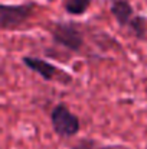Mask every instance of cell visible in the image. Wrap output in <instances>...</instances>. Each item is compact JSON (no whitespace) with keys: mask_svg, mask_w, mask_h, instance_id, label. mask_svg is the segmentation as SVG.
I'll use <instances>...</instances> for the list:
<instances>
[{"mask_svg":"<svg viewBox=\"0 0 147 149\" xmlns=\"http://www.w3.org/2000/svg\"><path fill=\"white\" fill-rule=\"evenodd\" d=\"M52 39L59 47L72 52H79L84 45V35L81 28L74 22H58L50 29Z\"/></svg>","mask_w":147,"mask_h":149,"instance_id":"obj_2","label":"cell"},{"mask_svg":"<svg viewBox=\"0 0 147 149\" xmlns=\"http://www.w3.org/2000/svg\"><path fill=\"white\" fill-rule=\"evenodd\" d=\"M50 123L59 138H72L81 129V122L65 104H56L50 111Z\"/></svg>","mask_w":147,"mask_h":149,"instance_id":"obj_3","label":"cell"},{"mask_svg":"<svg viewBox=\"0 0 147 149\" xmlns=\"http://www.w3.org/2000/svg\"><path fill=\"white\" fill-rule=\"evenodd\" d=\"M35 3L3 4L0 3V31H14L23 26L33 15Z\"/></svg>","mask_w":147,"mask_h":149,"instance_id":"obj_1","label":"cell"},{"mask_svg":"<svg viewBox=\"0 0 147 149\" xmlns=\"http://www.w3.org/2000/svg\"><path fill=\"white\" fill-rule=\"evenodd\" d=\"M92 0H65L63 9L71 16H82L91 6Z\"/></svg>","mask_w":147,"mask_h":149,"instance_id":"obj_6","label":"cell"},{"mask_svg":"<svg viewBox=\"0 0 147 149\" xmlns=\"http://www.w3.org/2000/svg\"><path fill=\"white\" fill-rule=\"evenodd\" d=\"M72 149H107L104 146H99L98 143H95L94 141H82L79 143H77Z\"/></svg>","mask_w":147,"mask_h":149,"instance_id":"obj_7","label":"cell"},{"mask_svg":"<svg viewBox=\"0 0 147 149\" xmlns=\"http://www.w3.org/2000/svg\"><path fill=\"white\" fill-rule=\"evenodd\" d=\"M110 10L117 23L123 28H131L139 17L134 12V7L128 0H111L110 3Z\"/></svg>","mask_w":147,"mask_h":149,"instance_id":"obj_5","label":"cell"},{"mask_svg":"<svg viewBox=\"0 0 147 149\" xmlns=\"http://www.w3.org/2000/svg\"><path fill=\"white\" fill-rule=\"evenodd\" d=\"M23 64L29 70L36 72L45 81H59L61 75L68 77L66 74L62 72V70H59L53 64H50V62L42 59V58H38V56H23Z\"/></svg>","mask_w":147,"mask_h":149,"instance_id":"obj_4","label":"cell"}]
</instances>
